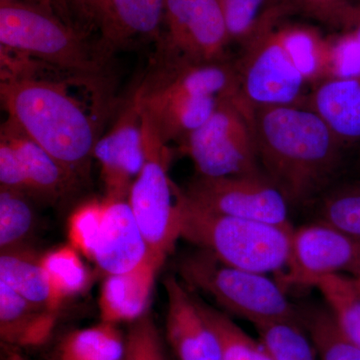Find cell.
I'll list each match as a JSON object with an SVG mask.
<instances>
[{
	"instance_id": "6da1fadb",
	"label": "cell",
	"mask_w": 360,
	"mask_h": 360,
	"mask_svg": "<svg viewBox=\"0 0 360 360\" xmlns=\"http://www.w3.org/2000/svg\"><path fill=\"white\" fill-rule=\"evenodd\" d=\"M253 129L260 167L290 205L314 200L338 172L345 146L307 106L253 108Z\"/></svg>"
},
{
	"instance_id": "7a4b0ae2",
	"label": "cell",
	"mask_w": 360,
	"mask_h": 360,
	"mask_svg": "<svg viewBox=\"0 0 360 360\" xmlns=\"http://www.w3.org/2000/svg\"><path fill=\"white\" fill-rule=\"evenodd\" d=\"M0 98L14 124L78 179H84L99 137L96 123L65 85L34 77H1Z\"/></svg>"
},
{
	"instance_id": "3957f363",
	"label": "cell",
	"mask_w": 360,
	"mask_h": 360,
	"mask_svg": "<svg viewBox=\"0 0 360 360\" xmlns=\"http://www.w3.org/2000/svg\"><path fill=\"white\" fill-rule=\"evenodd\" d=\"M292 229L210 212L182 194L181 238L236 269L281 276Z\"/></svg>"
},
{
	"instance_id": "277c9868",
	"label": "cell",
	"mask_w": 360,
	"mask_h": 360,
	"mask_svg": "<svg viewBox=\"0 0 360 360\" xmlns=\"http://www.w3.org/2000/svg\"><path fill=\"white\" fill-rule=\"evenodd\" d=\"M85 35L46 7L0 0V46L84 79L101 71L96 47L89 46Z\"/></svg>"
},
{
	"instance_id": "5b68a950",
	"label": "cell",
	"mask_w": 360,
	"mask_h": 360,
	"mask_svg": "<svg viewBox=\"0 0 360 360\" xmlns=\"http://www.w3.org/2000/svg\"><path fill=\"white\" fill-rule=\"evenodd\" d=\"M177 271L187 288L212 298L227 315L252 324L300 316L276 281L225 264L207 251L198 248L186 253L180 258Z\"/></svg>"
},
{
	"instance_id": "8992f818",
	"label": "cell",
	"mask_w": 360,
	"mask_h": 360,
	"mask_svg": "<svg viewBox=\"0 0 360 360\" xmlns=\"http://www.w3.org/2000/svg\"><path fill=\"white\" fill-rule=\"evenodd\" d=\"M141 111L146 161L127 200L151 255L163 265L181 238L184 191L169 175L172 160L169 143L160 136L148 113L141 108Z\"/></svg>"
},
{
	"instance_id": "52a82bcc",
	"label": "cell",
	"mask_w": 360,
	"mask_h": 360,
	"mask_svg": "<svg viewBox=\"0 0 360 360\" xmlns=\"http://www.w3.org/2000/svg\"><path fill=\"white\" fill-rule=\"evenodd\" d=\"M291 8L288 0L277 2L234 63L241 94L252 108L307 103L309 84L288 56L277 25Z\"/></svg>"
},
{
	"instance_id": "ba28073f",
	"label": "cell",
	"mask_w": 360,
	"mask_h": 360,
	"mask_svg": "<svg viewBox=\"0 0 360 360\" xmlns=\"http://www.w3.org/2000/svg\"><path fill=\"white\" fill-rule=\"evenodd\" d=\"M198 176L225 177L260 174L253 111L221 101L200 129L181 142Z\"/></svg>"
},
{
	"instance_id": "9c48e42d",
	"label": "cell",
	"mask_w": 360,
	"mask_h": 360,
	"mask_svg": "<svg viewBox=\"0 0 360 360\" xmlns=\"http://www.w3.org/2000/svg\"><path fill=\"white\" fill-rule=\"evenodd\" d=\"M231 42L219 0H167L160 44L167 65L224 60Z\"/></svg>"
},
{
	"instance_id": "30bf717a",
	"label": "cell",
	"mask_w": 360,
	"mask_h": 360,
	"mask_svg": "<svg viewBox=\"0 0 360 360\" xmlns=\"http://www.w3.org/2000/svg\"><path fill=\"white\" fill-rule=\"evenodd\" d=\"M184 193L210 212L292 229L290 203L264 172L225 177L198 176Z\"/></svg>"
},
{
	"instance_id": "8fae6325",
	"label": "cell",
	"mask_w": 360,
	"mask_h": 360,
	"mask_svg": "<svg viewBox=\"0 0 360 360\" xmlns=\"http://www.w3.org/2000/svg\"><path fill=\"white\" fill-rule=\"evenodd\" d=\"M360 272V243L317 220L293 227L288 265L276 281L288 288H315L324 277Z\"/></svg>"
},
{
	"instance_id": "7c38bea8",
	"label": "cell",
	"mask_w": 360,
	"mask_h": 360,
	"mask_svg": "<svg viewBox=\"0 0 360 360\" xmlns=\"http://www.w3.org/2000/svg\"><path fill=\"white\" fill-rule=\"evenodd\" d=\"M94 158L101 167L104 198H129L146 161L141 111L134 96L110 131L96 141Z\"/></svg>"
},
{
	"instance_id": "4fadbf2b",
	"label": "cell",
	"mask_w": 360,
	"mask_h": 360,
	"mask_svg": "<svg viewBox=\"0 0 360 360\" xmlns=\"http://www.w3.org/2000/svg\"><path fill=\"white\" fill-rule=\"evenodd\" d=\"M167 296L165 335L179 360H224L217 331L206 319L198 298L175 276L165 281Z\"/></svg>"
},
{
	"instance_id": "5bb4252c",
	"label": "cell",
	"mask_w": 360,
	"mask_h": 360,
	"mask_svg": "<svg viewBox=\"0 0 360 360\" xmlns=\"http://www.w3.org/2000/svg\"><path fill=\"white\" fill-rule=\"evenodd\" d=\"M104 205L103 229L92 257L97 270L104 276L124 274L153 257L129 200L104 198Z\"/></svg>"
},
{
	"instance_id": "9a60e30c",
	"label": "cell",
	"mask_w": 360,
	"mask_h": 360,
	"mask_svg": "<svg viewBox=\"0 0 360 360\" xmlns=\"http://www.w3.org/2000/svg\"><path fill=\"white\" fill-rule=\"evenodd\" d=\"M134 97L167 143H181L207 122L221 101L214 97L165 91L144 85L139 87Z\"/></svg>"
},
{
	"instance_id": "2e32d148",
	"label": "cell",
	"mask_w": 360,
	"mask_h": 360,
	"mask_svg": "<svg viewBox=\"0 0 360 360\" xmlns=\"http://www.w3.org/2000/svg\"><path fill=\"white\" fill-rule=\"evenodd\" d=\"M0 136L11 141L20 158L30 198L53 202L75 191L80 179L11 120L1 125Z\"/></svg>"
},
{
	"instance_id": "e0dca14e",
	"label": "cell",
	"mask_w": 360,
	"mask_h": 360,
	"mask_svg": "<svg viewBox=\"0 0 360 360\" xmlns=\"http://www.w3.org/2000/svg\"><path fill=\"white\" fill-rule=\"evenodd\" d=\"M161 266L158 259L150 257L130 271L104 276L98 302L101 321L131 324L148 314Z\"/></svg>"
},
{
	"instance_id": "ac0fdd59",
	"label": "cell",
	"mask_w": 360,
	"mask_h": 360,
	"mask_svg": "<svg viewBox=\"0 0 360 360\" xmlns=\"http://www.w3.org/2000/svg\"><path fill=\"white\" fill-rule=\"evenodd\" d=\"M167 0H110V13L101 28L96 51L99 59L132 40L160 41L165 23Z\"/></svg>"
},
{
	"instance_id": "d6986e66",
	"label": "cell",
	"mask_w": 360,
	"mask_h": 360,
	"mask_svg": "<svg viewBox=\"0 0 360 360\" xmlns=\"http://www.w3.org/2000/svg\"><path fill=\"white\" fill-rule=\"evenodd\" d=\"M305 106L321 116L343 146L360 142V78H329L307 96Z\"/></svg>"
},
{
	"instance_id": "ffe728a7",
	"label": "cell",
	"mask_w": 360,
	"mask_h": 360,
	"mask_svg": "<svg viewBox=\"0 0 360 360\" xmlns=\"http://www.w3.org/2000/svg\"><path fill=\"white\" fill-rule=\"evenodd\" d=\"M59 314L39 309L0 283V340L8 348L39 347L51 340Z\"/></svg>"
},
{
	"instance_id": "44dd1931",
	"label": "cell",
	"mask_w": 360,
	"mask_h": 360,
	"mask_svg": "<svg viewBox=\"0 0 360 360\" xmlns=\"http://www.w3.org/2000/svg\"><path fill=\"white\" fill-rule=\"evenodd\" d=\"M42 253L25 245L0 252V283L25 300L54 314L63 309L56 300L41 264Z\"/></svg>"
},
{
	"instance_id": "7402d4cb",
	"label": "cell",
	"mask_w": 360,
	"mask_h": 360,
	"mask_svg": "<svg viewBox=\"0 0 360 360\" xmlns=\"http://www.w3.org/2000/svg\"><path fill=\"white\" fill-rule=\"evenodd\" d=\"M125 335L118 326L101 321L65 333L54 343L47 360H122Z\"/></svg>"
},
{
	"instance_id": "603a6c76",
	"label": "cell",
	"mask_w": 360,
	"mask_h": 360,
	"mask_svg": "<svg viewBox=\"0 0 360 360\" xmlns=\"http://www.w3.org/2000/svg\"><path fill=\"white\" fill-rule=\"evenodd\" d=\"M281 41L307 84L317 85L328 77L329 37L311 26H279Z\"/></svg>"
},
{
	"instance_id": "cb8c5ba5",
	"label": "cell",
	"mask_w": 360,
	"mask_h": 360,
	"mask_svg": "<svg viewBox=\"0 0 360 360\" xmlns=\"http://www.w3.org/2000/svg\"><path fill=\"white\" fill-rule=\"evenodd\" d=\"M300 314L319 359L360 360V347L345 335L328 305L310 307Z\"/></svg>"
},
{
	"instance_id": "d4e9b609",
	"label": "cell",
	"mask_w": 360,
	"mask_h": 360,
	"mask_svg": "<svg viewBox=\"0 0 360 360\" xmlns=\"http://www.w3.org/2000/svg\"><path fill=\"white\" fill-rule=\"evenodd\" d=\"M82 257L70 245H60L42 253V266L61 307L89 288L91 274Z\"/></svg>"
},
{
	"instance_id": "484cf974",
	"label": "cell",
	"mask_w": 360,
	"mask_h": 360,
	"mask_svg": "<svg viewBox=\"0 0 360 360\" xmlns=\"http://www.w3.org/2000/svg\"><path fill=\"white\" fill-rule=\"evenodd\" d=\"M258 340L274 360H316L309 333L298 319H281L253 324Z\"/></svg>"
},
{
	"instance_id": "4316f807",
	"label": "cell",
	"mask_w": 360,
	"mask_h": 360,
	"mask_svg": "<svg viewBox=\"0 0 360 360\" xmlns=\"http://www.w3.org/2000/svg\"><path fill=\"white\" fill-rule=\"evenodd\" d=\"M30 196L0 188V252L30 245L37 217Z\"/></svg>"
},
{
	"instance_id": "83f0119b",
	"label": "cell",
	"mask_w": 360,
	"mask_h": 360,
	"mask_svg": "<svg viewBox=\"0 0 360 360\" xmlns=\"http://www.w3.org/2000/svg\"><path fill=\"white\" fill-rule=\"evenodd\" d=\"M341 329L360 347V292L352 277L333 274L315 285Z\"/></svg>"
},
{
	"instance_id": "f1b7e54d",
	"label": "cell",
	"mask_w": 360,
	"mask_h": 360,
	"mask_svg": "<svg viewBox=\"0 0 360 360\" xmlns=\"http://www.w3.org/2000/svg\"><path fill=\"white\" fill-rule=\"evenodd\" d=\"M206 319L219 335L224 360H274L259 340H255L219 309L198 300Z\"/></svg>"
},
{
	"instance_id": "f546056e",
	"label": "cell",
	"mask_w": 360,
	"mask_h": 360,
	"mask_svg": "<svg viewBox=\"0 0 360 360\" xmlns=\"http://www.w3.org/2000/svg\"><path fill=\"white\" fill-rule=\"evenodd\" d=\"M317 220L360 243V184L340 187L326 194Z\"/></svg>"
},
{
	"instance_id": "4dcf8cb0",
	"label": "cell",
	"mask_w": 360,
	"mask_h": 360,
	"mask_svg": "<svg viewBox=\"0 0 360 360\" xmlns=\"http://www.w3.org/2000/svg\"><path fill=\"white\" fill-rule=\"evenodd\" d=\"M105 205L103 200H90L77 206L68 222L70 245L85 258L92 262L101 229Z\"/></svg>"
},
{
	"instance_id": "1f68e13d",
	"label": "cell",
	"mask_w": 360,
	"mask_h": 360,
	"mask_svg": "<svg viewBox=\"0 0 360 360\" xmlns=\"http://www.w3.org/2000/svg\"><path fill=\"white\" fill-rule=\"evenodd\" d=\"M231 42L243 45L252 37L276 4L272 0H219Z\"/></svg>"
},
{
	"instance_id": "d6a6232c",
	"label": "cell",
	"mask_w": 360,
	"mask_h": 360,
	"mask_svg": "<svg viewBox=\"0 0 360 360\" xmlns=\"http://www.w3.org/2000/svg\"><path fill=\"white\" fill-rule=\"evenodd\" d=\"M122 360H167L160 330L148 314L130 324Z\"/></svg>"
},
{
	"instance_id": "836d02e7",
	"label": "cell",
	"mask_w": 360,
	"mask_h": 360,
	"mask_svg": "<svg viewBox=\"0 0 360 360\" xmlns=\"http://www.w3.org/2000/svg\"><path fill=\"white\" fill-rule=\"evenodd\" d=\"M73 25L84 32L101 28L110 13V0H63Z\"/></svg>"
},
{
	"instance_id": "e575fe53",
	"label": "cell",
	"mask_w": 360,
	"mask_h": 360,
	"mask_svg": "<svg viewBox=\"0 0 360 360\" xmlns=\"http://www.w3.org/2000/svg\"><path fill=\"white\" fill-rule=\"evenodd\" d=\"M0 188L13 189L27 194L25 170L13 144L0 136Z\"/></svg>"
},
{
	"instance_id": "d590c367",
	"label": "cell",
	"mask_w": 360,
	"mask_h": 360,
	"mask_svg": "<svg viewBox=\"0 0 360 360\" xmlns=\"http://www.w3.org/2000/svg\"><path fill=\"white\" fill-rule=\"evenodd\" d=\"M292 7H300L316 20L336 25L338 18L345 7L349 4L360 2V0H290Z\"/></svg>"
},
{
	"instance_id": "8d00e7d4",
	"label": "cell",
	"mask_w": 360,
	"mask_h": 360,
	"mask_svg": "<svg viewBox=\"0 0 360 360\" xmlns=\"http://www.w3.org/2000/svg\"><path fill=\"white\" fill-rule=\"evenodd\" d=\"M336 28L349 32L360 42V2L345 7L336 23Z\"/></svg>"
},
{
	"instance_id": "74e56055",
	"label": "cell",
	"mask_w": 360,
	"mask_h": 360,
	"mask_svg": "<svg viewBox=\"0 0 360 360\" xmlns=\"http://www.w3.org/2000/svg\"><path fill=\"white\" fill-rule=\"evenodd\" d=\"M14 1H25L32 2V4H39L46 7V8L51 9L54 13L58 14L61 18H63L65 21H68L70 25H73L72 20H71L70 13H68V8L63 0H14Z\"/></svg>"
},
{
	"instance_id": "f35d334b",
	"label": "cell",
	"mask_w": 360,
	"mask_h": 360,
	"mask_svg": "<svg viewBox=\"0 0 360 360\" xmlns=\"http://www.w3.org/2000/svg\"><path fill=\"white\" fill-rule=\"evenodd\" d=\"M2 360H32L28 359L25 354H21L20 349H14V348H8V350L4 354Z\"/></svg>"
},
{
	"instance_id": "ab89813d",
	"label": "cell",
	"mask_w": 360,
	"mask_h": 360,
	"mask_svg": "<svg viewBox=\"0 0 360 360\" xmlns=\"http://www.w3.org/2000/svg\"><path fill=\"white\" fill-rule=\"evenodd\" d=\"M352 278H354L355 285H356L357 290H359L360 292V272H359L356 276H352Z\"/></svg>"
}]
</instances>
